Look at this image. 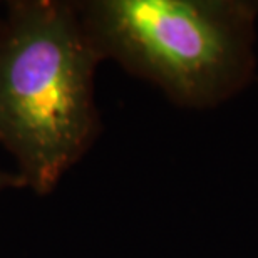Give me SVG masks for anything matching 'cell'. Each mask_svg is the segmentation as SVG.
<instances>
[{
    "label": "cell",
    "instance_id": "1",
    "mask_svg": "<svg viewBox=\"0 0 258 258\" xmlns=\"http://www.w3.org/2000/svg\"><path fill=\"white\" fill-rule=\"evenodd\" d=\"M102 62L76 2L15 0L0 24V144L24 188L49 195L101 133Z\"/></svg>",
    "mask_w": 258,
    "mask_h": 258
},
{
    "label": "cell",
    "instance_id": "2",
    "mask_svg": "<svg viewBox=\"0 0 258 258\" xmlns=\"http://www.w3.org/2000/svg\"><path fill=\"white\" fill-rule=\"evenodd\" d=\"M76 7L102 60L151 82L176 106H220L255 77V0H86Z\"/></svg>",
    "mask_w": 258,
    "mask_h": 258
},
{
    "label": "cell",
    "instance_id": "3",
    "mask_svg": "<svg viewBox=\"0 0 258 258\" xmlns=\"http://www.w3.org/2000/svg\"><path fill=\"white\" fill-rule=\"evenodd\" d=\"M7 188H24V183L17 173H9L0 169V191Z\"/></svg>",
    "mask_w": 258,
    "mask_h": 258
},
{
    "label": "cell",
    "instance_id": "4",
    "mask_svg": "<svg viewBox=\"0 0 258 258\" xmlns=\"http://www.w3.org/2000/svg\"><path fill=\"white\" fill-rule=\"evenodd\" d=\"M0 24H2V17H0Z\"/></svg>",
    "mask_w": 258,
    "mask_h": 258
}]
</instances>
